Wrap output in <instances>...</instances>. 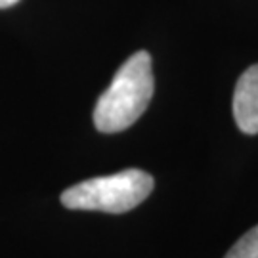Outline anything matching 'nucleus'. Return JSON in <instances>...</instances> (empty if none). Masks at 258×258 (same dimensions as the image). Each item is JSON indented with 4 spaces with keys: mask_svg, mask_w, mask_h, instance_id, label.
<instances>
[{
    "mask_svg": "<svg viewBox=\"0 0 258 258\" xmlns=\"http://www.w3.org/2000/svg\"><path fill=\"white\" fill-rule=\"evenodd\" d=\"M19 0H0V10L2 8H10V6H14V4H18Z\"/></svg>",
    "mask_w": 258,
    "mask_h": 258,
    "instance_id": "39448f33",
    "label": "nucleus"
},
{
    "mask_svg": "<svg viewBox=\"0 0 258 258\" xmlns=\"http://www.w3.org/2000/svg\"><path fill=\"white\" fill-rule=\"evenodd\" d=\"M155 92L151 55L146 50L132 54L119 67L109 88L94 107V124L103 134H115L132 126L148 109Z\"/></svg>",
    "mask_w": 258,
    "mask_h": 258,
    "instance_id": "f257e3e1",
    "label": "nucleus"
},
{
    "mask_svg": "<svg viewBox=\"0 0 258 258\" xmlns=\"http://www.w3.org/2000/svg\"><path fill=\"white\" fill-rule=\"evenodd\" d=\"M233 117L241 132L258 134V63L249 67L235 84Z\"/></svg>",
    "mask_w": 258,
    "mask_h": 258,
    "instance_id": "7ed1b4c3",
    "label": "nucleus"
},
{
    "mask_svg": "<svg viewBox=\"0 0 258 258\" xmlns=\"http://www.w3.org/2000/svg\"><path fill=\"white\" fill-rule=\"evenodd\" d=\"M153 176L140 168H126L71 185L61 194V205L71 211H100L122 214L136 209L153 191Z\"/></svg>",
    "mask_w": 258,
    "mask_h": 258,
    "instance_id": "f03ea898",
    "label": "nucleus"
},
{
    "mask_svg": "<svg viewBox=\"0 0 258 258\" xmlns=\"http://www.w3.org/2000/svg\"><path fill=\"white\" fill-rule=\"evenodd\" d=\"M224 258H258V226L247 231Z\"/></svg>",
    "mask_w": 258,
    "mask_h": 258,
    "instance_id": "20e7f679",
    "label": "nucleus"
}]
</instances>
